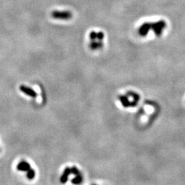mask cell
Masks as SVG:
<instances>
[{
	"label": "cell",
	"mask_w": 185,
	"mask_h": 185,
	"mask_svg": "<svg viewBox=\"0 0 185 185\" xmlns=\"http://www.w3.org/2000/svg\"><path fill=\"white\" fill-rule=\"evenodd\" d=\"M166 24L162 21L156 23H145L138 29V34L142 37H145L148 34L150 30H153L155 34L159 36L162 33L163 29L165 27Z\"/></svg>",
	"instance_id": "cell-1"
},
{
	"label": "cell",
	"mask_w": 185,
	"mask_h": 185,
	"mask_svg": "<svg viewBox=\"0 0 185 185\" xmlns=\"http://www.w3.org/2000/svg\"><path fill=\"white\" fill-rule=\"evenodd\" d=\"M52 17L56 19H69L72 15L69 11H54L51 14Z\"/></svg>",
	"instance_id": "cell-2"
},
{
	"label": "cell",
	"mask_w": 185,
	"mask_h": 185,
	"mask_svg": "<svg viewBox=\"0 0 185 185\" xmlns=\"http://www.w3.org/2000/svg\"><path fill=\"white\" fill-rule=\"evenodd\" d=\"M19 89L23 93L25 94L27 96H30V97H32V98H36L38 95L37 92L34 89L30 88V87H27V86L21 85L19 87Z\"/></svg>",
	"instance_id": "cell-3"
},
{
	"label": "cell",
	"mask_w": 185,
	"mask_h": 185,
	"mask_svg": "<svg viewBox=\"0 0 185 185\" xmlns=\"http://www.w3.org/2000/svg\"><path fill=\"white\" fill-rule=\"evenodd\" d=\"M31 169V165L28 162L22 160L19 162L17 165V169L19 171H27Z\"/></svg>",
	"instance_id": "cell-4"
},
{
	"label": "cell",
	"mask_w": 185,
	"mask_h": 185,
	"mask_svg": "<svg viewBox=\"0 0 185 185\" xmlns=\"http://www.w3.org/2000/svg\"><path fill=\"white\" fill-rule=\"evenodd\" d=\"M71 174V168L69 167L65 168L64 172H63V175H62L61 177V182L63 183V184H64V183H66L68 180L69 176H70V174Z\"/></svg>",
	"instance_id": "cell-5"
},
{
	"label": "cell",
	"mask_w": 185,
	"mask_h": 185,
	"mask_svg": "<svg viewBox=\"0 0 185 185\" xmlns=\"http://www.w3.org/2000/svg\"><path fill=\"white\" fill-rule=\"evenodd\" d=\"M89 47L92 50H96V49H99L102 48L103 47V43L102 41H96L95 40L91 41V43L90 45H89Z\"/></svg>",
	"instance_id": "cell-6"
},
{
	"label": "cell",
	"mask_w": 185,
	"mask_h": 185,
	"mask_svg": "<svg viewBox=\"0 0 185 185\" xmlns=\"http://www.w3.org/2000/svg\"><path fill=\"white\" fill-rule=\"evenodd\" d=\"M119 99L123 106H124L125 108L130 107V102L128 98V95H119Z\"/></svg>",
	"instance_id": "cell-7"
},
{
	"label": "cell",
	"mask_w": 185,
	"mask_h": 185,
	"mask_svg": "<svg viewBox=\"0 0 185 185\" xmlns=\"http://www.w3.org/2000/svg\"><path fill=\"white\" fill-rule=\"evenodd\" d=\"M82 180H83V178L82 175H78V176H75V177L71 180V182L74 184H80Z\"/></svg>",
	"instance_id": "cell-8"
},
{
	"label": "cell",
	"mask_w": 185,
	"mask_h": 185,
	"mask_svg": "<svg viewBox=\"0 0 185 185\" xmlns=\"http://www.w3.org/2000/svg\"><path fill=\"white\" fill-rule=\"evenodd\" d=\"M36 176V173H35V171L34 170V169H32V168H31L30 169H29L28 171H27V178H28L29 180H32L34 179V177H35Z\"/></svg>",
	"instance_id": "cell-9"
},
{
	"label": "cell",
	"mask_w": 185,
	"mask_h": 185,
	"mask_svg": "<svg viewBox=\"0 0 185 185\" xmlns=\"http://www.w3.org/2000/svg\"><path fill=\"white\" fill-rule=\"evenodd\" d=\"M127 95H128V96H131V97H132L134 100L136 101V102H138V101L140 99V96L138 95L137 93H136V92H134L129 91L128 92V93H127Z\"/></svg>",
	"instance_id": "cell-10"
},
{
	"label": "cell",
	"mask_w": 185,
	"mask_h": 185,
	"mask_svg": "<svg viewBox=\"0 0 185 185\" xmlns=\"http://www.w3.org/2000/svg\"><path fill=\"white\" fill-rule=\"evenodd\" d=\"M71 174L75 175V176H78V175H81V173H80V171L78 170V168H77L76 167H75V166L72 167L71 168Z\"/></svg>",
	"instance_id": "cell-11"
},
{
	"label": "cell",
	"mask_w": 185,
	"mask_h": 185,
	"mask_svg": "<svg viewBox=\"0 0 185 185\" xmlns=\"http://www.w3.org/2000/svg\"><path fill=\"white\" fill-rule=\"evenodd\" d=\"M89 38H90V39L91 41L96 40V39H97V33H96L95 31H92L89 34Z\"/></svg>",
	"instance_id": "cell-12"
},
{
	"label": "cell",
	"mask_w": 185,
	"mask_h": 185,
	"mask_svg": "<svg viewBox=\"0 0 185 185\" xmlns=\"http://www.w3.org/2000/svg\"><path fill=\"white\" fill-rule=\"evenodd\" d=\"M104 35L102 32H99L97 33V39L98 41H102L104 39Z\"/></svg>",
	"instance_id": "cell-13"
},
{
	"label": "cell",
	"mask_w": 185,
	"mask_h": 185,
	"mask_svg": "<svg viewBox=\"0 0 185 185\" xmlns=\"http://www.w3.org/2000/svg\"><path fill=\"white\" fill-rule=\"evenodd\" d=\"M137 102L136 101H132V102H130V107H135V106H137Z\"/></svg>",
	"instance_id": "cell-14"
}]
</instances>
